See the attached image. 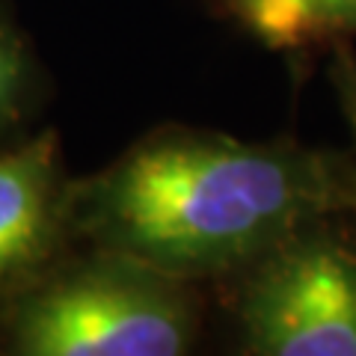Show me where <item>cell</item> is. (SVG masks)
I'll return each mask as SVG.
<instances>
[{
  "mask_svg": "<svg viewBox=\"0 0 356 356\" xmlns=\"http://www.w3.org/2000/svg\"><path fill=\"white\" fill-rule=\"evenodd\" d=\"M208 13L270 51H330L356 39V0H208Z\"/></svg>",
  "mask_w": 356,
  "mask_h": 356,
  "instance_id": "obj_5",
  "label": "cell"
},
{
  "mask_svg": "<svg viewBox=\"0 0 356 356\" xmlns=\"http://www.w3.org/2000/svg\"><path fill=\"white\" fill-rule=\"evenodd\" d=\"M348 214L309 220L220 282L238 353L356 356V238Z\"/></svg>",
  "mask_w": 356,
  "mask_h": 356,
  "instance_id": "obj_3",
  "label": "cell"
},
{
  "mask_svg": "<svg viewBox=\"0 0 356 356\" xmlns=\"http://www.w3.org/2000/svg\"><path fill=\"white\" fill-rule=\"evenodd\" d=\"M72 187L57 128L0 146V312L77 243Z\"/></svg>",
  "mask_w": 356,
  "mask_h": 356,
  "instance_id": "obj_4",
  "label": "cell"
},
{
  "mask_svg": "<svg viewBox=\"0 0 356 356\" xmlns=\"http://www.w3.org/2000/svg\"><path fill=\"white\" fill-rule=\"evenodd\" d=\"M205 297V285L77 241L0 312V353L184 356L202 341Z\"/></svg>",
  "mask_w": 356,
  "mask_h": 356,
  "instance_id": "obj_2",
  "label": "cell"
},
{
  "mask_svg": "<svg viewBox=\"0 0 356 356\" xmlns=\"http://www.w3.org/2000/svg\"><path fill=\"white\" fill-rule=\"evenodd\" d=\"M332 51V60H330V86L336 92V102L344 122L350 128V137L356 143V54L350 44H336Z\"/></svg>",
  "mask_w": 356,
  "mask_h": 356,
  "instance_id": "obj_7",
  "label": "cell"
},
{
  "mask_svg": "<svg viewBox=\"0 0 356 356\" xmlns=\"http://www.w3.org/2000/svg\"><path fill=\"white\" fill-rule=\"evenodd\" d=\"M356 217V154L166 122L74 175L77 241L217 288L309 220Z\"/></svg>",
  "mask_w": 356,
  "mask_h": 356,
  "instance_id": "obj_1",
  "label": "cell"
},
{
  "mask_svg": "<svg viewBox=\"0 0 356 356\" xmlns=\"http://www.w3.org/2000/svg\"><path fill=\"white\" fill-rule=\"evenodd\" d=\"M51 98V81L15 15L13 0H0V146L39 128Z\"/></svg>",
  "mask_w": 356,
  "mask_h": 356,
  "instance_id": "obj_6",
  "label": "cell"
}]
</instances>
